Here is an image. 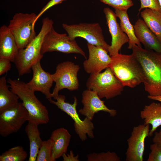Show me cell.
I'll return each instance as SVG.
<instances>
[{
    "label": "cell",
    "mask_w": 161,
    "mask_h": 161,
    "mask_svg": "<svg viewBox=\"0 0 161 161\" xmlns=\"http://www.w3.org/2000/svg\"><path fill=\"white\" fill-rule=\"evenodd\" d=\"M87 45L89 57L83 63L84 69L87 73L90 74L99 73L109 67L112 58L106 49L102 46L88 43Z\"/></svg>",
    "instance_id": "4fadbf2b"
},
{
    "label": "cell",
    "mask_w": 161,
    "mask_h": 161,
    "mask_svg": "<svg viewBox=\"0 0 161 161\" xmlns=\"http://www.w3.org/2000/svg\"><path fill=\"white\" fill-rule=\"evenodd\" d=\"M53 142L50 138L43 141L37 154L36 161H52Z\"/></svg>",
    "instance_id": "484cf974"
},
{
    "label": "cell",
    "mask_w": 161,
    "mask_h": 161,
    "mask_svg": "<svg viewBox=\"0 0 161 161\" xmlns=\"http://www.w3.org/2000/svg\"><path fill=\"white\" fill-rule=\"evenodd\" d=\"M10 60L6 58H0V75L7 73L11 68Z\"/></svg>",
    "instance_id": "1f68e13d"
},
{
    "label": "cell",
    "mask_w": 161,
    "mask_h": 161,
    "mask_svg": "<svg viewBox=\"0 0 161 161\" xmlns=\"http://www.w3.org/2000/svg\"><path fill=\"white\" fill-rule=\"evenodd\" d=\"M71 137L68 131L64 128L57 129L52 132L50 137L53 142L52 161L66 153Z\"/></svg>",
    "instance_id": "d6986e66"
},
{
    "label": "cell",
    "mask_w": 161,
    "mask_h": 161,
    "mask_svg": "<svg viewBox=\"0 0 161 161\" xmlns=\"http://www.w3.org/2000/svg\"><path fill=\"white\" fill-rule=\"evenodd\" d=\"M6 78L5 75L0 78V112L19 102L18 96L9 89Z\"/></svg>",
    "instance_id": "cb8c5ba5"
},
{
    "label": "cell",
    "mask_w": 161,
    "mask_h": 161,
    "mask_svg": "<svg viewBox=\"0 0 161 161\" xmlns=\"http://www.w3.org/2000/svg\"><path fill=\"white\" fill-rule=\"evenodd\" d=\"M18 49L15 39L8 26L0 28V58L9 59L14 62Z\"/></svg>",
    "instance_id": "ac0fdd59"
},
{
    "label": "cell",
    "mask_w": 161,
    "mask_h": 161,
    "mask_svg": "<svg viewBox=\"0 0 161 161\" xmlns=\"http://www.w3.org/2000/svg\"><path fill=\"white\" fill-rule=\"evenodd\" d=\"M149 125L140 124L134 127L127 140L126 161H143L145 141L149 136Z\"/></svg>",
    "instance_id": "7c38bea8"
},
{
    "label": "cell",
    "mask_w": 161,
    "mask_h": 161,
    "mask_svg": "<svg viewBox=\"0 0 161 161\" xmlns=\"http://www.w3.org/2000/svg\"><path fill=\"white\" fill-rule=\"evenodd\" d=\"M161 10V0H158Z\"/></svg>",
    "instance_id": "d590c367"
},
{
    "label": "cell",
    "mask_w": 161,
    "mask_h": 161,
    "mask_svg": "<svg viewBox=\"0 0 161 161\" xmlns=\"http://www.w3.org/2000/svg\"><path fill=\"white\" fill-rule=\"evenodd\" d=\"M148 98L151 100L158 101L161 102V95L156 96H148Z\"/></svg>",
    "instance_id": "e575fe53"
},
{
    "label": "cell",
    "mask_w": 161,
    "mask_h": 161,
    "mask_svg": "<svg viewBox=\"0 0 161 161\" xmlns=\"http://www.w3.org/2000/svg\"><path fill=\"white\" fill-rule=\"evenodd\" d=\"M134 27L137 38L145 49L161 52V42L143 20L139 18Z\"/></svg>",
    "instance_id": "e0dca14e"
},
{
    "label": "cell",
    "mask_w": 161,
    "mask_h": 161,
    "mask_svg": "<svg viewBox=\"0 0 161 161\" xmlns=\"http://www.w3.org/2000/svg\"><path fill=\"white\" fill-rule=\"evenodd\" d=\"M53 98L56 101L52 99L48 100L71 117L74 121L75 132L82 141L87 140V135L90 139L94 138V127L92 120L86 117L83 120H81L77 113L76 107L78 100L76 97H74V100L72 104L65 101L66 98L64 95H58Z\"/></svg>",
    "instance_id": "52a82bcc"
},
{
    "label": "cell",
    "mask_w": 161,
    "mask_h": 161,
    "mask_svg": "<svg viewBox=\"0 0 161 161\" xmlns=\"http://www.w3.org/2000/svg\"><path fill=\"white\" fill-rule=\"evenodd\" d=\"M151 152L149 154L147 161H161V147L153 143L150 147Z\"/></svg>",
    "instance_id": "f1b7e54d"
},
{
    "label": "cell",
    "mask_w": 161,
    "mask_h": 161,
    "mask_svg": "<svg viewBox=\"0 0 161 161\" xmlns=\"http://www.w3.org/2000/svg\"><path fill=\"white\" fill-rule=\"evenodd\" d=\"M111 57L112 61L109 67L124 86L134 88L143 82V70L132 54L126 55L118 53Z\"/></svg>",
    "instance_id": "3957f363"
},
{
    "label": "cell",
    "mask_w": 161,
    "mask_h": 161,
    "mask_svg": "<svg viewBox=\"0 0 161 161\" xmlns=\"http://www.w3.org/2000/svg\"><path fill=\"white\" fill-rule=\"evenodd\" d=\"M57 51L69 54H80L86 58V54L75 39H71L66 33L56 32L53 27L46 35L42 44L41 53Z\"/></svg>",
    "instance_id": "ba28073f"
},
{
    "label": "cell",
    "mask_w": 161,
    "mask_h": 161,
    "mask_svg": "<svg viewBox=\"0 0 161 161\" xmlns=\"http://www.w3.org/2000/svg\"><path fill=\"white\" fill-rule=\"evenodd\" d=\"M132 49L143 70L145 90L151 96L161 95V52L144 49L135 44Z\"/></svg>",
    "instance_id": "6da1fadb"
},
{
    "label": "cell",
    "mask_w": 161,
    "mask_h": 161,
    "mask_svg": "<svg viewBox=\"0 0 161 161\" xmlns=\"http://www.w3.org/2000/svg\"><path fill=\"white\" fill-rule=\"evenodd\" d=\"M9 87L22 101L29 115L28 122L38 125L47 124L49 121L48 111L47 108L38 99L35 91L30 89L24 82L17 79H8Z\"/></svg>",
    "instance_id": "7a4b0ae2"
},
{
    "label": "cell",
    "mask_w": 161,
    "mask_h": 161,
    "mask_svg": "<svg viewBox=\"0 0 161 161\" xmlns=\"http://www.w3.org/2000/svg\"><path fill=\"white\" fill-rule=\"evenodd\" d=\"M152 141L161 147V128L159 132H155Z\"/></svg>",
    "instance_id": "836d02e7"
},
{
    "label": "cell",
    "mask_w": 161,
    "mask_h": 161,
    "mask_svg": "<svg viewBox=\"0 0 161 161\" xmlns=\"http://www.w3.org/2000/svg\"><path fill=\"white\" fill-rule=\"evenodd\" d=\"M88 161H120V158L116 153L108 151L99 153L94 152L86 156Z\"/></svg>",
    "instance_id": "4316f807"
},
{
    "label": "cell",
    "mask_w": 161,
    "mask_h": 161,
    "mask_svg": "<svg viewBox=\"0 0 161 161\" xmlns=\"http://www.w3.org/2000/svg\"><path fill=\"white\" fill-rule=\"evenodd\" d=\"M103 11L112 37L111 44L108 50L109 55L112 56L119 53L123 46L128 43L129 39L117 22L115 13L108 7L104 8Z\"/></svg>",
    "instance_id": "5bb4252c"
},
{
    "label": "cell",
    "mask_w": 161,
    "mask_h": 161,
    "mask_svg": "<svg viewBox=\"0 0 161 161\" xmlns=\"http://www.w3.org/2000/svg\"><path fill=\"white\" fill-rule=\"evenodd\" d=\"M62 26L71 39L82 38L88 43L102 46L108 52L110 45L105 41L102 30L99 23H80L71 25L63 23Z\"/></svg>",
    "instance_id": "30bf717a"
},
{
    "label": "cell",
    "mask_w": 161,
    "mask_h": 161,
    "mask_svg": "<svg viewBox=\"0 0 161 161\" xmlns=\"http://www.w3.org/2000/svg\"><path fill=\"white\" fill-rule=\"evenodd\" d=\"M101 2L108 5L114 9L127 11L134 5L132 0H100Z\"/></svg>",
    "instance_id": "83f0119b"
},
{
    "label": "cell",
    "mask_w": 161,
    "mask_h": 161,
    "mask_svg": "<svg viewBox=\"0 0 161 161\" xmlns=\"http://www.w3.org/2000/svg\"><path fill=\"white\" fill-rule=\"evenodd\" d=\"M74 154L72 150H70L69 154H65L62 156L63 161H79L78 154L74 156Z\"/></svg>",
    "instance_id": "d6a6232c"
},
{
    "label": "cell",
    "mask_w": 161,
    "mask_h": 161,
    "mask_svg": "<svg viewBox=\"0 0 161 161\" xmlns=\"http://www.w3.org/2000/svg\"><path fill=\"white\" fill-rule=\"evenodd\" d=\"M66 0H50L37 15L36 18L34 22V24L35 25L36 22L38 19L47 10L55 5L61 3Z\"/></svg>",
    "instance_id": "4dcf8cb0"
},
{
    "label": "cell",
    "mask_w": 161,
    "mask_h": 161,
    "mask_svg": "<svg viewBox=\"0 0 161 161\" xmlns=\"http://www.w3.org/2000/svg\"><path fill=\"white\" fill-rule=\"evenodd\" d=\"M140 116L145 125H151V128L149 136L159 126H161V104L153 102L148 105H145L140 112Z\"/></svg>",
    "instance_id": "ffe728a7"
},
{
    "label": "cell",
    "mask_w": 161,
    "mask_h": 161,
    "mask_svg": "<svg viewBox=\"0 0 161 161\" xmlns=\"http://www.w3.org/2000/svg\"><path fill=\"white\" fill-rule=\"evenodd\" d=\"M33 76L32 79L26 83L28 86L33 91H39L44 94L48 100L52 97L50 89L53 80L52 74L46 72L42 67L40 61L35 63L32 66Z\"/></svg>",
    "instance_id": "2e32d148"
},
{
    "label": "cell",
    "mask_w": 161,
    "mask_h": 161,
    "mask_svg": "<svg viewBox=\"0 0 161 161\" xmlns=\"http://www.w3.org/2000/svg\"><path fill=\"white\" fill-rule=\"evenodd\" d=\"M38 125L28 122L25 131L29 140L30 154L28 161H35L39 150L43 142L40 137Z\"/></svg>",
    "instance_id": "44dd1931"
},
{
    "label": "cell",
    "mask_w": 161,
    "mask_h": 161,
    "mask_svg": "<svg viewBox=\"0 0 161 161\" xmlns=\"http://www.w3.org/2000/svg\"><path fill=\"white\" fill-rule=\"evenodd\" d=\"M86 86L87 89L95 92L100 98L107 100L120 95L124 87L109 67L102 72L90 74Z\"/></svg>",
    "instance_id": "5b68a950"
},
{
    "label": "cell",
    "mask_w": 161,
    "mask_h": 161,
    "mask_svg": "<svg viewBox=\"0 0 161 161\" xmlns=\"http://www.w3.org/2000/svg\"><path fill=\"white\" fill-rule=\"evenodd\" d=\"M115 10L117 17L120 20V26L129 39L128 48L132 49L135 44L141 47L140 43L135 35L134 26L130 21L127 11L117 9Z\"/></svg>",
    "instance_id": "603a6c76"
},
{
    "label": "cell",
    "mask_w": 161,
    "mask_h": 161,
    "mask_svg": "<svg viewBox=\"0 0 161 161\" xmlns=\"http://www.w3.org/2000/svg\"><path fill=\"white\" fill-rule=\"evenodd\" d=\"M37 15L17 13L10 20L8 27L14 36L18 50L25 48L36 36L34 22Z\"/></svg>",
    "instance_id": "8992f818"
},
{
    "label": "cell",
    "mask_w": 161,
    "mask_h": 161,
    "mask_svg": "<svg viewBox=\"0 0 161 161\" xmlns=\"http://www.w3.org/2000/svg\"><path fill=\"white\" fill-rule=\"evenodd\" d=\"M27 157V154L23 148L17 146L3 152L0 155V161H24Z\"/></svg>",
    "instance_id": "d4e9b609"
},
{
    "label": "cell",
    "mask_w": 161,
    "mask_h": 161,
    "mask_svg": "<svg viewBox=\"0 0 161 161\" xmlns=\"http://www.w3.org/2000/svg\"><path fill=\"white\" fill-rule=\"evenodd\" d=\"M81 103L83 107L79 109V112L91 120L95 114L99 111L108 113L111 117L117 115V111L108 108L105 104V101L101 100L96 92L93 90L87 89L83 91Z\"/></svg>",
    "instance_id": "9a60e30c"
},
{
    "label": "cell",
    "mask_w": 161,
    "mask_h": 161,
    "mask_svg": "<svg viewBox=\"0 0 161 161\" xmlns=\"http://www.w3.org/2000/svg\"><path fill=\"white\" fill-rule=\"evenodd\" d=\"M53 21L48 17L44 18L38 34L24 48L18 50L14 61L19 76L30 72L32 66L41 61L43 55L41 50L44 38L53 27Z\"/></svg>",
    "instance_id": "277c9868"
},
{
    "label": "cell",
    "mask_w": 161,
    "mask_h": 161,
    "mask_svg": "<svg viewBox=\"0 0 161 161\" xmlns=\"http://www.w3.org/2000/svg\"><path fill=\"white\" fill-rule=\"evenodd\" d=\"M80 69L79 65L71 61L63 62L57 65L55 72L52 74L55 83L52 93V97L58 95L59 92L63 89L71 91L78 89V74Z\"/></svg>",
    "instance_id": "9c48e42d"
},
{
    "label": "cell",
    "mask_w": 161,
    "mask_h": 161,
    "mask_svg": "<svg viewBox=\"0 0 161 161\" xmlns=\"http://www.w3.org/2000/svg\"><path fill=\"white\" fill-rule=\"evenodd\" d=\"M140 14L147 26L161 42V12L147 8L141 11Z\"/></svg>",
    "instance_id": "7402d4cb"
},
{
    "label": "cell",
    "mask_w": 161,
    "mask_h": 161,
    "mask_svg": "<svg viewBox=\"0 0 161 161\" xmlns=\"http://www.w3.org/2000/svg\"><path fill=\"white\" fill-rule=\"evenodd\" d=\"M29 119L28 113L21 102L0 112V135L5 137L17 132Z\"/></svg>",
    "instance_id": "8fae6325"
},
{
    "label": "cell",
    "mask_w": 161,
    "mask_h": 161,
    "mask_svg": "<svg viewBox=\"0 0 161 161\" xmlns=\"http://www.w3.org/2000/svg\"><path fill=\"white\" fill-rule=\"evenodd\" d=\"M140 6L138 10V14L142 10L148 8L161 12L158 0H140Z\"/></svg>",
    "instance_id": "f546056e"
}]
</instances>
